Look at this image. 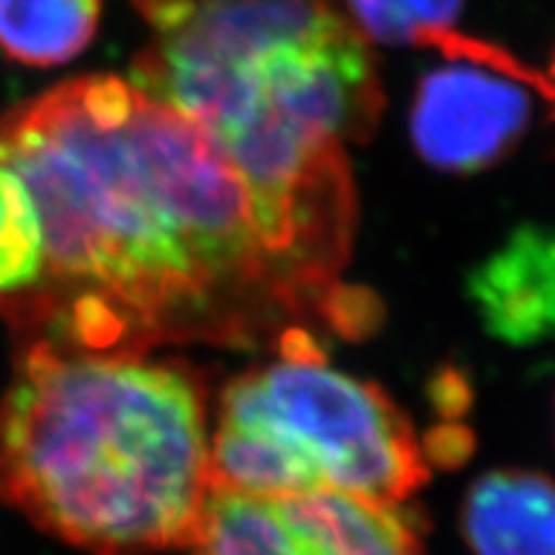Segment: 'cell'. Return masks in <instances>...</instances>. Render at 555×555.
Returning a JSON list of instances; mask_svg holds the SVG:
<instances>
[{"label": "cell", "mask_w": 555, "mask_h": 555, "mask_svg": "<svg viewBox=\"0 0 555 555\" xmlns=\"http://www.w3.org/2000/svg\"><path fill=\"white\" fill-rule=\"evenodd\" d=\"M196 555H425L397 504L335 491L253 496L208 489Z\"/></svg>", "instance_id": "8992f818"}, {"label": "cell", "mask_w": 555, "mask_h": 555, "mask_svg": "<svg viewBox=\"0 0 555 555\" xmlns=\"http://www.w3.org/2000/svg\"><path fill=\"white\" fill-rule=\"evenodd\" d=\"M463 532L474 555H555V481L491 470L470 486Z\"/></svg>", "instance_id": "52a82bcc"}, {"label": "cell", "mask_w": 555, "mask_h": 555, "mask_svg": "<svg viewBox=\"0 0 555 555\" xmlns=\"http://www.w3.org/2000/svg\"><path fill=\"white\" fill-rule=\"evenodd\" d=\"M416 47L448 60L429 69L414 95L412 139L425 163L476 172L509 155L530 124V90L545 95V75L455 29L429 31Z\"/></svg>", "instance_id": "5b68a950"}, {"label": "cell", "mask_w": 555, "mask_h": 555, "mask_svg": "<svg viewBox=\"0 0 555 555\" xmlns=\"http://www.w3.org/2000/svg\"><path fill=\"white\" fill-rule=\"evenodd\" d=\"M363 39L414 44L429 31L453 29L463 0H345Z\"/></svg>", "instance_id": "8fae6325"}, {"label": "cell", "mask_w": 555, "mask_h": 555, "mask_svg": "<svg viewBox=\"0 0 555 555\" xmlns=\"http://www.w3.org/2000/svg\"><path fill=\"white\" fill-rule=\"evenodd\" d=\"M206 496V401L189 367L21 343L0 399V502L93 555H150L193 543Z\"/></svg>", "instance_id": "7a4b0ae2"}, {"label": "cell", "mask_w": 555, "mask_h": 555, "mask_svg": "<svg viewBox=\"0 0 555 555\" xmlns=\"http://www.w3.org/2000/svg\"><path fill=\"white\" fill-rule=\"evenodd\" d=\"M0 147L44 247L37 283L0 298L21 343L249 345L324 314L270 255L217 139L137 82H62L0 119Z\"/></svg>", "instance_id": "6da1fadb"}, {"label": "cell", "mask_w": 555, "mask_h": 555, "mask_svg": "<svg viewBox=\"0 0 555 555\" xmlns=\"http://www.w3.org/2000/svg\"><path fill=\"white\" fill-rule=\"evenodd\" d=\"M224 388L208 437V489L253 496L335 491L397 504L427 481L414 429L380 388L324 363L314 337Z\"/></svg>", "instance_id": "277c9868"}, {"label": "cell", "mask_w": 555, "mask_h": 555, "mask_svg": "<svg viewBox=\"0 0 555 555\" xmlns=\"http://www.w3.org/2000/svg\"><path fill=\"white\" fill-rule=\"evenodd\" d=\"M101 0H0V52L29 67H57L88 50Z\"/></svg>", "instance_id": "9c48e42d"}, {"label": "cell", "mask_w": 555, "mask_h": 555, "mask_svg": "<svg viewBox=\"0 0 555 555\" xmlns=\"http://www.w3.org/2000/svg\"><path fill=\"white\" fill-rule=\"evenodd\" d=\"M134 82L217 139L270 214L330 191L384 101L363 34L330 0H180Z\"/></svg>", "instance_id": "3957f363"}, {"label": "cell", "mask_w": 555, "mask_h": 555, "mask_svg": "<svg viewBox=\"0 0 555 555\" xmlns=\"http://www.w3.org/2000/svg\"><path fill=\"white\" fill-rule=\"evenodd\" d=\"M543 99L551 103V106L555 108V57H553V65H551V73L545 75V95Z\"/></svg>", "instance_id": "7c38bea8"}, {"label": "cell", "mask_w": 555, "mask_h": 555, "mask_svg": "<svg viewBox=\"0 0 555 555\" xmlns=\"http://www.w3.org/2000/svg\"><path fill=\"white\" fill-rule=\"evenodd\" d=\"M489 327L519 337L555 324V234L519 229L470 281Z\"/></svg>", "instance_id": "ba28073f"}, {"label": "cell", "mask_w": 555, "mask_h": 555, "mask_svg": "<svg viewBox=\"0 0 555 555\" xmlns=\"http://www.w3.org/2000/svg\"><path fill=\"white\" fill-rule=\"evenodd\" d=\"M44 260L37 208L0 147V298L37 283Z\"/></svg>", "instance_id": "30bf717a"}]
</instances>
